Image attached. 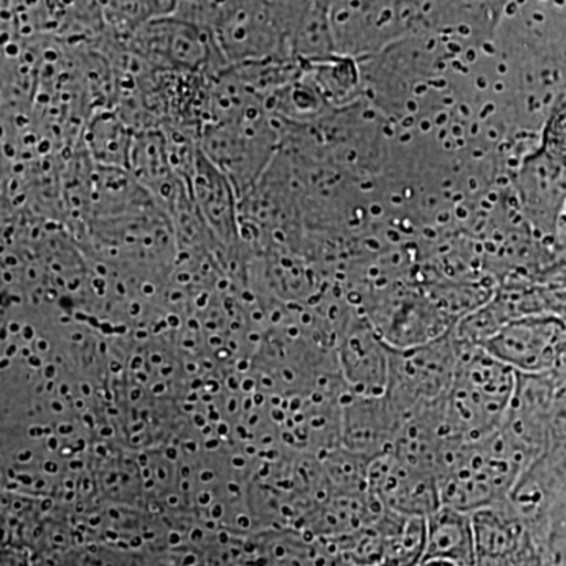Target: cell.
I'll list each match as a JSON object with an SVG mask.
<instances>
[{
	"instance_id": "cell-1",
	"label": "cell",
	"mask_w": 566,
	"mask_h": 566,
	"mask_svg": "<svg viewBox=\"0 0 566 566\" xmlns=\"http://www.w3.org/2000/svg\"><path fill=\"white\" fill-rule=\"evenodd\" d=\"M531 464L501 428L475 441L455 439L438 471L441 505L474 513L505 501Z\"/></svg>"
},
{
	"instance_id": "cell-2",
	"label": "cell",
	"mask_w": 566,
	"mask_h": 566,
	"mask_svg": "<svg viewBox=\"0 0 566 566\" xmlns=\"http://www.w3.org/2000/svg\"><path fill=\"white\" fill-rule=\"evenodd\" d=\"M516 382V371L485 346L460 344L455 376L446 401L447 422L453 434L463 441H475L499 430L512 405Z\"/></svg>"
},
{
	"instance_id": "cell-3",
	"label": "cell",
	"mask_w": 566,
	"mask_h": 566,
	"mask_svg": "<svg viewBox=\"0 0 566 566\" xmlns=\"http://www.w3.org/2000/svg\"><path fill=\"white\" fill-rule=\"evenodd\" d=\"M460 344L453 329L428 344L390 348L386 397L401 420L430 406L446 403L455 376Z\"/></svg>"
},
{
	"instance_id": "cell-4",
	"label": "cell",
	"mask_w": 566,
	"mask_h": 566,
	"mask_svg": "<svg viewBox=\"0 0 566 566\" xmlns=\"http://www.w3.org/2000/svg\"><path fill=\"white\" fill-rule=\"evenodd\" d=\"M483 346L516 374L557 370L566 367V319L551 312L521 316L505 324Z\"/></svg>"
},
{
	"instance_id": "cell-5",
	"label": "cell",
	"mask_w": 566,
	"mask_h": 566,
	"mask_svg": "<svg viewBox=\"0 0 566 566\" xmlns=\"http://www.w3.org/2000/svg\"><path fill=\"white\" fill-rule=\"evenodd\" d=\"M368 491L385 509L401 515L428 517L441 506L436 475L405 463L394 452L370 461Z\"/></svg>"
},
{
	"instance_id": "cell-6",
	"label": "cell",
	"mask_w": 566,
	"mask_h": 566,
	"mask_svg": "<svg viewBox=\"0 0 566 566\" xmlns=\"http://www.w3.org/2000/svg\"><path fill=\"white\" fill-rule=\"evenodd\" d=\"M401 422L386 395L346 394L342 405V444L368 461L375 460L392 452Z\"/></svg>"
},
{
	"instance_id": "cell-7",
	"label": "cell",
	"mask_w": 566,
	"mask_h": 566,
	"mask_svg": "<svg viewBox=\"0 0 566 566\" xmlns=\"http://www.w3.org/2000/svg\"><path fill=\"white\" fill-rule=\"evenodd\" d=\"M345 386L354 395L379 397L389 382L390 346L374 324L357 322L345 331L338 353Z\"/></svg>"
},
{
	"instance_id": "cell-8",
	"label": "cell",
	"mask_w": 566,
	"mask_h": 566,
	"mask_svg": "<svg viewBox=\"0 0 566 566\" xmlns=\"http://www.w3.org/2000/svg\"><path fill=\"white\" fill-rule=\"evenodd\" d=\"M189 189L197 212L202 216L208 229L218 234L223 243H232L241 229L238 226L240 200H237V189L227 175L203 155L200 147L189 178Z\"/></svg>"
},
{
	"instance_id": "cell-9",
	"label": "cell",
	"mask_w": 566,
	"mask_h": 566,
	"mask_svg": "<svg viewBox=\"0 0 566 566\" xmlns=\"http://www.w3.org/2000/svg\"><path fill=\"white\" fill-rule=\"evenodd\" d=\"M476 566H490L515 556L528 539L534 538L510 502L485 506L472 513Z\"/></svg>"
},
{
	"instance_id": "cell-10",
	"label": "cell",
	"mask_w": 566,
	"mask_h": 566,
	"mask_svg": "<svg viewBox=\"0 0 566 566\" xmlns=\"http://www.w3.org/2000/svg\"><path fill=\"white\" fill-rule=\"evenodd\" d=\"M428 560L476 566L472 513L441 505L427 517V549L423 562Z\"/></svg>"
},
{
	"instance_id": "cell-11",
	"label": "cell",
	"mask_w": 566,
	"mask_h": 566,
	"mask_svg": "<svg viewBox=\"0 0 566 566\" xmlns=\"http://www.w3.org/2000/svg\"><path fill=\"white\" fill-rule=\"evenodd\" d=\"M382 536L381 566H420L427 549V517L385 509L378 517Z\"/></svg>"
},
{
	"instance_id": "cell-12",
	"label": "cell",
	"mask_w": 566,
	"mask_h": 566,
	"mask_svg": "<svg viewBox=\"0 0 566 566\" xmlns=\"http://www.w3.org/2000/svg\"><path fill=\"white\" fill-rule=\"evenodd\" d=\"M104 20L117 35L132 36L142 25L177 9L175 0H96Z\"/></svg>"
},
{
	"instance_id": "cell-13",
	"label": "cell",
	"mask_w": 566,
	"mask_h": 566,
	"mask_svg": "<svg viewBox=\"0 0 566 566\" xmlns=\"http://www.w3.org/2000/svg\"><path fill=\"white\" fill-rule=\"evenodd\" d=\"M547 452L553 453L554 458H556L562 472H564L566 482V439H564V441L553 442L549 449H547Z\"/></svg>"
},
{
	"instance_id": "cell-14",
	"label": "cell",
	"mask_w": 566,
	"mask_h": 566,
	"mask_svg": "<svg viewBox=\"0 0 566 566\" xmlns=\"http://www.w3.org/2000/svg\"><path fill=\"white\" fill-rule=\"evenodd\" d=\"M420 566H458L453 564H449V562H442V560H428L423 562Z\"/></svg>"
}]
</instances>
